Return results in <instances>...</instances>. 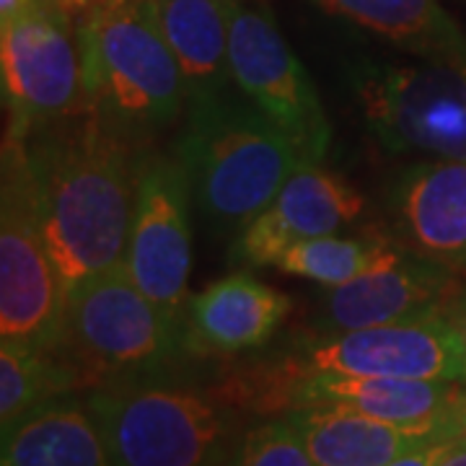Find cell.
<instances>
[{
    "label": "cell",
    "instance_id": "44dd1931",
    "mask_svg": "<svg viewBox=\"0 0 466 466\" xmlns=\"http://www.w3.org/2000/svg\"><path fill=\"white\" fill-rule=\"evenodd\" d=\"M76 370L57 350L3 339L0 345V431L8 433L36 407L78 389Z\"/></svg>",
    "mask_w": 466,
    "mask_h": 466
},
{
    "label": "cell",
    "instance_id": "ba28073f",
    "mask_svg": "<svg viewBox=\"0 0 466 466\" xmlns=\"http://www.w3.org/2000/svg\"><path fill=\"white\" fill-rule=\"evenodd\" d=\"M228 57L233 86L296 146L303 164H321L332 140L329 119L269 11L233 3Z\"/></svg>",
    "mask_w": 466,
    "mask_h": 466
},
{
    "label": "cell",
    "instance_id": "e0dca14e",
    "mask_svg": "<svg viewBox=\"0 0 466 466\" xmlns=\"http://www.w3.org/2000/svg\"><path fill=\"white\" fill-rule=\"evenodd\" d=\"M236 0H148L150 16L182 70L187 101L228 91L231 11Z\"/></svg>",
    "mask_w": 466,
    "mask_h": 466
},
{
    "label": "cell",
    "instance_id": "4316f807",
    "mask_svg": "<svg viewBox=\"0 0 466 466\" xmlns=\"http://www.w3.org/2000/svg\"><path fill=\"white\" fill-rule=\"evenodd\" d=\"M91 3H94V0H57V5L66 11L67 16H73V14H86V11L91 8Z\"/></svg>",
    "mask_w": 466,
    "mask_h": 466
},
{
    "label": "cell",
    "instance_id": "603a6c76",
    "mask_svg": "<svg viewBox=\"0 0 466 466\" xmlns=\"http://www.w3.org/2000/svg\"><path fill=\"white\" fill-rule=\"evenodd\" d=\"M228 466H317L290 417L269 420L244 433Z\"/></svg>",
    "mask_w": 466,
    "mask_h": 466
},
{
    "label": "cell",
    "instance_id": "484cf974",
    "mask_svg": "<svg viewBox=\"0 0 466 466\" xmlns=\"http://www.w3.org/2000/svg\"><path fill=\"white\" fill-rule=\"evenodd\" d=\"M438 466H466V435L456 441V446L438 461Z\"/></svg>",
    "mask_w": 466,
    "mask_h": 466
},
{
    "label": "cell",
    "instance_id": "30bf717a",
    "mask_svg": "<svg viewBox=\"0 0 466 466\" xmlns=\"http://www.w3.org/2000/svg\"><path fill=\"white\" fill-rule=\"evenodd\" d=\"M192 202L179 156L140 158L125 269L150 300L177 319H184L189 303Z\"/></svg>",
    "mask_w": 466,
    "mask_h": 466
},
{
    "label": "cell",
    "instance_id": "7402d4cb",
    "mask_svg": "<svg viewBox=\"0 0 466 466\" xmlns=\"http://www.w3.org/2000/svg\"><path fill=\"white\" fill-rule=\"evenodd\" d=\"M401 244L386 236H317L293 244L278 267L324 288L345 285L400 254Z\"/></svg>",
    "mask_w": 466,
    "mask_h": 466
},
{
    "label": "cell",
    "instance_id": "8fae6325",
    "mask_svg": "<svg viewBox=\"0 0 466 466\" xmlns=\"http://www.w3.org/2000/svg\"><path fill=\"white\" fill-rule=\"evenodd\" d=\"M303 373L466 383V345L441 311L314 339Z\"/></svg>",
    "mask_w": 466,
    "mask_h": 466
},
{
    "label": "cell",
    "instance_id": "83f0119b",
    "mask_svg": "<svg viewBox=\"0 0 466 466\" xmlns=\"http://www.w3.org/2000/svg\"><path fill=\"white\" fill-rule=\"evenodd\" d=\"M226 466H228V464H226Z\"/></svg>",
    "mask_w": 466,
    "mask_h": 466
},
{
    "label": "cell",
    "instance_id": "7c38bea8",
    "mask_svg": "<svg viewBox=\"0 0 466 466\" xmlns=\"http://www.w3.org/2000/svg\"><path fill=\"white\" fill-rule=\"evenodd\" d=\"M309 404H342L431 438H461L466 433V383L461 381L303 373L293 410Z\"/></svg>",
    "mask_w": 466,
    "mask_h": 466
},
{
    "label": "cell",
    "instance_id": "f1b7e54d",
    "mask_svg": "<svg viewBox=\"0 0 466 466\" xmlns=\"http://www.w3.org/2000/svg\"><path fill=\"white\" fill-rule=\"evenodd\" d=\"M464 435H466V433H464Z\"/></svg>",
    "mask_w": 466,
    "mask_h": 466
},
{
    "label": "cell",
    "instance_id": "ac0fdd59",
    "mask_svg": "<svg viewBox=\"0 0 466 466\" xmlns=\"http://www.w3.org/2000/svg\"><path fill=\"white\" fill-rule=\"evenodd\" d=\"M290 422L317 466H386L425 443L443 441L412 433L342 404H309L290 410Z\"/></svg>",
    "mask_w": 466,
    "mask_h": 466
},
{
    "label": "cell",
    "instance_id": "3957f363",
    "mask_svg": "<svg viewBox=\"0 0 466 466\" xmlns=\"http://www.w3.org/2000/svg\"><path fill=\"white\" fill-rule=\"evenodd\" d=\"M84 104L140 143L187 109L182 70L148 0H94L78 26Z\"/></svg>",
    "mask_w": 466,
    "mask_h": 466
},
{
    "label": "cell",
    "instance_id": "9a60e30c",
    "mask_svg": "<svg viewBox=\"0 0 466 466\" xmlns=\"http://www.w3.org/2000/svg\"><path fill=\"white\" fill-rule=\"evenodd\" d=\"M391 220L404 249L466 278V161L407 168L391 192Z\"/></svg>",
    "mask_w": 466,
    "mask_h": 466
},
{
    "label": "cell",
    "instance_id": "4fadbf2b",
    "mask_svg": "<svg viewBox=\"0 0 466 466\" xmlns=\"http://www.w3.org/2000/svg\"><path fill=\"white\" fill-rule=\"evenodd\" d=\"M456 280L446 267L401 247L381 267L345 285L327 288L319 299L314 327L321 337H329L425 317L443 309Z\"/></svg>",
    "mask_w": 466,
    "mask_h": 466
},
{
    "label": "cell",
    "instance_id": "cb8c5ba5",
    "mask_svg": "<svg viewBox=\"0 0 466 466\" xmlns=\"http://www.w3.org/2000/svg\"><path fill=\"white\" fill-rule=\"evenodd\" d=\"M464 438V435H461ZM459 438H443V441H433V443H425L420 449L404 453L400 459H394L391 464L386 466H438V461L456 446Z\"/></svg>",
    "mask_w": 466,
    "mask_h": 466
},
{
    "label": "cell",
    "instance_id": "5bb4252c",
    "mask_svg": "<svg viewBox=\"0 0 466 466\" xmlns=\"http://www.w3.org/2000/svg\"><path fill=\"white\" fill-rule=\"evenodd\" d=\"M366 202L342 177L319 164H300L278 198L236 236L233 259L249 267H278L293 244L329 236L363 216Z\"/></svg>",
    "mask_w": 466,
    "mask_h": 466
},
{
    "label": "cell",
    "instance_id": "277c9868",
    "mask_svg": "<svg viewBox=\"0 0 466 466\" xmlns=\"http://www.w3.org/2000/svg\"><path fill=\"white\" fill-rule=\"evenodd\" d=\"M86 404L115 466H226L236 451V407L167 370L104 383Z\"/></svg>",
    "mask_w": 466,
    "mask_h": 466
},
{
    "label": "cell",
    "instance_id": "2e32d148",
    "mask_svg": "<svg viewBox=\"0 0 466 466\" xmlns=\"http://www.w3.org/2000/svg\"><path fill=\"white\" fill-rule=\"evenodd\" d=\"M290 311V300L247 272L208 285L187 303V334L192 350L244 352L272 339Z\"/></svg>",
    "mask_w": 466,
    "mask_h": 466
},
{
    "label": "cell",
    "instance_id": "d6986e66",
    "mask_svg": "<svg viewBox=\"0 0 466 466\" xmlns=\"http://www.w3.org/2000/svg\"><path fill=\"white\" fill-rule=\"evenodd\" d=\"M0 466H115L86 401L52 400L3 433Z\"/></svg>",
    "mask_w": 466,
    "mask_h": 466
},
{
    "label": "cell",
    "instance_id": "9c48e42d",
    "mask_svg": "<svg viewBox=\"0 0 466 466\" xmlns=\"http://www.w3.org/2000/svg\"><path fill=\"white\" fill-rule=\"evenodd\" d=\"M0 76L8 135L26 137L36 125L84 109L81 47L57 0H39L24 16L0 24Z\"/></svg>",
    "mask_w": 466,
    "mask_h": 466
},
{
    "label": "cell",
    "instance_id": "7a4b0ae2",
    "mask_svg": "<svg viewBox=\"0 0 466 466\" xmlns=\"http://www.w3.org/2000/svg\"><path fill=\"white\" fill-rule=\"evenodd\" d=\"M192 198L218 228L244 231L303 164L296 146L244 94L187 101L177 143Z\"/></svg>",
    "mask_w": 466,
    "mask_h": 466
},
{
    "label": "cell",
    "instance_id": "d4e9b609",
    "mask_svg": "<svg viewBox=\"0 0 466 466\" xmlns=\"http://www.w3.org/2000/svg\"><path fill=\"white\" fill-rule=\"evenodd\" d=\"M443 314L456 327V332L461 334V339H464L466 345V278L456 280L453 290L449 293V299L443 303Z\"/></svg>",
    "mask_w": 466,
    "mask_h": 466
},
{
    "label": "cell",
    "instance_id": "6da1fadb",
    "mask_svg": "<svg viewBox=\"0 0 466 466\" xmlns=\"http://www.w3.org/2000/svg\"><path fill=\"white\" fill-rule=\"evenodd\" d=\"M21 140L67 299L76 285L125 262L140 171L137 143L88 106L36 125Z\"/></svg>",
    "mask_w": 466,
    "mask_h": 466
},
{
    "label": "cell",
    "instance_id": "52a82bcc",
    "mask_svg": "<svg viewBox=\"0 0 466 466\" xmlns=\"http://www.w3.org/2000/svg\"><path fill=\"white\" fill-rule=\"evenodd\" d=\"M350 86L368 130L394 153L466 161V66L358 60Z\"/></svg>",
    "mask_w": 466,
    "mask_h": 466
},
{
    "label": "cell",
    "instance_id": "ffe728a7",
    "mask_svg": "<svg viewBox=\"0 0 466 466\" xmlns=\"http://www.w3.org/2000/svg\"><path fill=\"white\" fill-rule=\"evenodd\" d=\"M420 60L466 66V34L438 0H314Z\"/></svg>",
    "mask_w": 466,
    "mask_h": 466
},
{
    "label": "cell",
    "instance_id": "8992f818",
    "mask_svg": "<svg viewBox=\"0 0 466 466\" xmlns=\"http://www.w3.org/2000/svg\"><path fill=\"white\" fill-rule=\"evenodd\" d=\"M66 285L52 259L21 137L3 140L0 195V334L8 342L57 350L66 334Z\"/></svg>",
    "mask_w": 466,
    "mask_h": 466
},
{
    "label": "cell",
    "instance_id": "5b68a950",
    "mask_svg": "<svg viewBox=\"0 0 466 466\" xmlns=\"http://www.w3.org/2000/svg\"><path fill=\"white\" fill-rule=\"evenodd\" d=\"M57 352L81 386H104L164 373L195 350L187 321L150 300L122 262L67 293L66 334Z\"/></svg>",
    "mask_w": 466,
    "mask_h": 466
}]
</instances>
